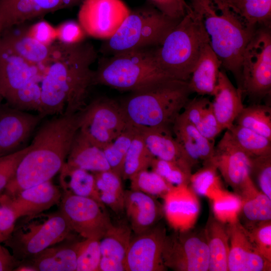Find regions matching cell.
Returning <instances> with one entry per match:
<instances>
[{"mask_svg": "<svg viewBox=\"0 0 271 271\" xmlns=\"http://www.w3.org/2000/svg\"><path fill=\"white\" fill-rule=\"evenodd\" d=\"M97 57L90 43L54 42L40 84L39 113L45 117L81 110L86 105L89 89L94 85V71L91 66Z\"/></svg>", "mask_w": 271, "mask_h": 271, "instance_id": "obj_1", "label": "cell"}, {"mask_svg": "<svg viewBox=\"0 0 271 271\" xmlns=\"http://www.w3.org/2000/svg\"><path fill=\"white\" fill-rule=\"evenodd\" d=\"M81 110L63 113L44 123L3 193L10 197L50 180L65 163L80 126Z\"/></svg>", "mask_w": 271, "mask_h": 271, "instance_id": "obj_2", "label": "cell"}, {"mask_svg": "<svg viewBox=\"0 0 271 271\" xmlns=\"http://www.w3.org/2000/svg\"><path fill=\"white\" fill-rule=\"evenodd\" d=\"M189 1L188 5L200 19L222 67L233 75L241 90L242 54L257 29L249 26L225 0Z\"/></svg>", "mask_w": 271, "mask_h": 271, "instance_id": "obj_3", "label": "cell"}, {"mask_svg": "<svg viewBox=\"0 0 271 271\" xmlns=\"http://www.w3.org/2000/svg\"><path fill=\"white\" fill-rule=\"evenodd\" d=\"M131 92L120 103L130 125L170 129L192 93L188 81L174 78Z\"/></svg>", "mask_w": 271, "mask_h": 271, "instance_id": "obj_4", "label": "cell"}, {"mask_svg": "<svg viewBox=\"0 0 271 271\" xmlns=\"http://www.w3.org/2000/svg\"><path fill=\"white\" fill-rule=\"evenodd\" d=\"M155 48L122 52L101 59L94 71V85L133 92L173 78L158 64Z\"/></svg>", "mask_w": 271, "mask_h": 271, "instance_id": "obj_5", "label": "cell"}, {"mask_svg": "<svg viewBox=\"0 0 271 271\" xmlns=\"http://www.w3.org/2000/svg\"><path fill=\"white\" fill-rule=\"evenodd\" d=\"M208 36L199 17L190 8L155 48L157 61L172 78L188 81Z\"/></svg>", "mask_w": 271, "mask_h": 271, "instance_id": "obj_6", "label": "cell"}, {"mask_svg": "<svg viewBox=\"0 0 271 271\" xmlns=\"http://www.w3.org/2000/svg\"><path fill=\"white\" fill-rule=\"evenodd\" d=\"M180 20L170 18L151 5L130 11L115 33L101 46L103 54L160 46Z\"/></svg>", "mask_w": 271, "mask_h": 271, "instance_id": "obj_7", "label": "cell"}, {"mask_svg": "<svg viewBox=\"0 0 271 271\" xmlns=\"http://www.w3.org/2000/svg\"><path fill=\"white\" fill-rule=\"evenodd\" d=\"M15 226L10 237L4 243L20 261L30 259L42 250L66 239L72 230L67 219L59 210L25 217Z\"/></svg>", "mask_w": 271, "mask_h": 271, "instance_id": "obj_8", "label": "cell"}, {"mask_svg": "<svg viewBox=\"0 0 271 271\" xmlns=\"http://www.w3.org/2000/svg\"><path fill=\"white\" fill-rule=\"evenodd\" d=\"M241 66L242 95L257 101L270 95V28L255 31L244 49Z\"/></svg>", "mask_w": 271, "mask_h": 271, "instance_id": "obj_9", "label": "cell"}, {"mask_svg": "<svg viewBox=\"0 0 271 271\" xmlns=\"http://www.w3.org/2000/svg\"><path fill=\"white\" fill-rule=\"evenodd\" d=\"M129 125L120 103L110 98L94 99L81 110L79 130L102 149Z\"/></svg>", "mask_w": 271, "mask_h": 271, "instance_id": "obj_10", "label": "cell"}, {"mask_svg": "<svg viewBox=\"0 0 271 271\" xmlns=\"http://www.w3.org/2000/svg\"><path fill=\"white\" fill-rule=\"evenodd\" d=\"M163 259L166 267L176 271H207L209 249L204 231L193 228L166 235Z\"/></svg>", "mask_w": 271, "mask_h": 271, "instance_id": "obj_11", "label": "cell"}, {"mask_svg": "<svg viewBox=\"0 0 271 271\" xmlns=\"http://www.w3.org/2000/svg\"><path fill=\"white\" fill-rule=\"evenodd\" d=\"M104 208L91 198L64 192L59 210L73 231L85 238L100 240L113 225Z\"/></svg>", "mask_w": 271, "mask_h": 271, "instance_id": "obj_12", "label": "cell"}, {"mask_svg": "<svg viewBox=\"0 0 271 271\" xmlns=\"http://www.w3.org/2000/svg\"><path fill=\"white\" fill-rule=\"evenodd\" d=\"M130 11L121 0H83L78 22L87 35L106 40L115 33Z\"/></svg>", "mask_w": 271, "mask_h": 271, "instance_id": "obj_13", "label": "cell"}, {"mask_svg": "<svg viewBox=\"0 0 271 271\" xmlns=\"http://www.w3.org/2000/svg\"><path fill=\"white\" fill-rule=\"evenodd\" d=\"M212 163L239 196L254 185L250 176L251 157L237 145L228 130L215 147Z\"/></svg>", "mask_w": 271, "mask_h": 271, "instance_id": "obj_14", "label": "cell"}, {"mask_svg": "<svg viewBox=\"0 0 271 271\" xmlns=\"http://www.w3.org/2000/svg\"><path fill=\"white\" fill-rule=\"evenodd\" d=\"M166 230L157 224L150 229L131 237L126 253L124 271H164L163 250Z\"/></svg>", "mask_w": 271, "mask_h": 271, "instance_id": "obj_15", "label": "cell"}, {"mask_svg": "<svg viewBox=\"0 0 271 271\" xmlns=\"http://www.w3.org/2000/svg\"><path fill=\"white\" fill-rule=\"evenodd\" d=\"M46 63L36 64L0 42V96L6 99L31 82L41 84Z\"/></svg>", "mask_w": 271, "mask_h": 271, "instance_id": "obj_16", "label": "cell"}, {"mask_svg": "<svg viewBox=\"0 0 271 271\" xmlns=\"http://www.w3.org/2000/svg\"><path fill=\"white\" fill-rule=\"evenodd\" d=\"M227 225L229 239L228 270H270L271 261L259 252L239 220Z\"/></svg>", "mask_w": 271, "mask_h": 271, "instance_id": "obj_17", "label": "cell"}, {"mask_svg": "<svg viewBox=\"0 0 271 271\" xmlns=\"http://www.w3.org/2000/svg\"><path fill=\"white\" fill-rule=\"evenodd\" d=\"M83 0H0L2 31L21 26L50 13L74 6Z\"/></svg>", "mask_w": 271, "mask_h": 271, "instance_id": "obj_18", "label": "cell"}, {"mask_svg": "<svg viewBox=\"0 0 271 271\" xmlns=\"http://www.w3.org/2000/svg\"><path fill=\"white\" fill-rule=\"evenodd\" d=\"M43 117L11 106L0 107V157L18 151Z\"/></svg>", "mask_w": 271, "mask_h": 271, "instance_id": "obj_19", "label": "cell"}, {"mask_svg": "<svg viewBox=\"0 0 271 271\" xmlns=\"http://www.w3.org/2000/svg\"><path fill=\"white\" fill-rule=\"evenodd\" d=\"M162 198L163 213L174 230L193 228L199 213L200 205L196 193L188 184L173 185Z\"/></svg>", "mask_w": 271, "mask_h": 271, "instance_id": "obj_20", "label": "cell"}, {"mask_svg": "<svg viewBox=\"0 0 271 271\" xmlns=\"http://www.w3.org/2000/svg\"><path fill=\"white\" fill-rule=\"evenodd\" d=\"M62 196L58 187L49 180L24 189L14 197H7L8 203L18 219L43 212L59 203Z\"/></svg>", "mask_w": 271, "mask_h": 271, "instance_id": "obj_21", "label": "cell"}, {"mask_svg": "<svg viewBox=\"0 0 271 271\" xmlns=\"http://www.w3.org/2000/svg\"><path fill=\"white\" fill-rule=\"evenodd\" d=\"M124 212L131 231L138 234L158 223L163 208L155 197L130 189L124 191Z\"/></svg>", "mask_w": 271, "mask_h": 271, "instance_id": "obj_22", "label": "cell"}, {"mask_svg": "<svg viewBox=\"0 0 271 271\" xmlns=\"http://www.w3.org/2000/svg\"><path fill=\"white\" fill-rule=\"evenodd\" d=\"M172 130L192 167L200 161L204 164L212 162L214 141L202 136L181 113L175 121Z\"/></svg>", "mask_w": 271, "mask_h": 271, "instance_id": "obj_23", "label": "cell"}, {"mask_svg": "<svg viewBox=\"0 0 271 271\" xmlns=\"http://www.w3.org/2000/svg\"><path fill=\"white\" fill-rule=\"evenodd\" d=\"M131 232L125 221L113 224L109 229L100 240L101 258L99 271H124V259Z\"/></svg>", "mask_w": 271, "mask_h": 271, "instance_id": "obj_24", "label": "cell"}, {"mask_svg": "<svg viewBox=\"0 0 271 271\" xmlns=\"http://www.w3.org/2000/svg\"><path fill=\"white\" fill-rule=\"evenodd\" d=\"M213 96L211 103L215 116L223 130L229 129L244 106L241 90L233 85L223 70L219 72Z\"/></svg>", "mask_w": 271, "mask_h": 271, "instance_id": "obj_25", "label": "cell"}, {"mask_svg": "<svg viewBox=\"0 0 271 271\" xmlns=\"http://www.w3.org/2000/svg\"><path fill=\"white\" fill-rule=\"evenodd\" d=\"M148 150L156 158L179 162L192 168L188 159L172 132L168 128L134 126Z\"/></svg>", "mask_w": 271, "mask_h": 271, "instance_id": "obj_26", "label": "cell"}, {"mask_svg": "<svg viewBox=\"0 0 271 271\" xmlns=\"http://www.w3.org/2000/svg\"><path fill=\"white\" fill-rule=\"evenodd\" d=\"M221 62L209 43L202 49L188 81L191 93L213 96L218 80Z\"/></svg>", "mask_w": 271, "mask_h": 271, "instance_id": "obj_27", "label": "cell"}, {"mask_svg": "<svg viewBox=\"0 0 271 271\" xmlns=\"http://www.w3.org/2000/svg\"><path fill=\"white\" fill-rule=\"evenodd\" d=\"M66 165L94 173L111 169L103 150L90 142L79 130L76 134L69 153Z\"/></svg>", "mask_w": 271, "mask_h": 271, "instance_id": "obj_28", "label": "cell"}, {"mask_svg": "<svg viewBox=\"0 0 271 271\" xmlns=\"http://www.w3.org/2000/svg\"><path fill=\"white\" fill-rule=\"evenodd\" d=\"M22 262L36 271H76L77 242L50 246Z\"/></svg>", "mask_w": 271, "mask_h": 271, "instance_id": "obj_29", "label": "cell"}, {"mask_svg": "<svg viewBox=\"0 0 271 271\" xmlns=\"http://www.w3.org/2000/svg\"><path fill=\"white\" fill-rule=\"evenodd\" d=\"M204 233L209 253L208 270L228 271L229 239L225 224L210 216Z\"/></svg>", "mask_w": 271, "mask_h": 271, "instance_id": "obj_30", "label": "cell"}, {"mask_svg": "<svg viewBox=\"0 0 271 271\" xmlns=\"http://www.w3.org/2000/svg\"><path fill=\"white\" fill-rule=\"evenodd\" d=\"M0 42L28 61L36 64H44L49 59L51 45L45 46L29 36L26 30L18 32L11 29L3 31Z\"/></svg>", "mask_w": 271, "mask_h": 271, "instance_id": "obj_31", "label": "cell"}, {"mask_svg": "<svg viewBox=\"0 0 271 271\" xmlns=\"http://www.w3.org/2000/svg\"><path fill=\"white\" fill-rule=\"evenodd\" d=\"M60 182L64 192L91 198L102 206L94 174L85 170L72 168L65 163L61 169Z\"/></svg>", "mask_w": 271, "mask_h": 271, "instance_id": "obj_32", "label": "cell"}, {"mask_svg": "<svg viewBox=\"0 0 271 271\" xmlns=\"http://www.w3.org/2000/svg\"><path fill=\"white\" fill-rule=\"evenodd\" d=\"M102 203L116 214L124 212V191L122 178L110 169L94 174Z\"/></svg>", "mask_w": 271, "mask_h": 271, "instance_id": "obj_33", "label": "cell"}, {"mask_svg": "<svg viewBox=\"0 0 271 271\" xmlns=\"http://www.w3.org/2000/svg\"><path fill=\"white\" fill-rule=\"evenodd\" d=\"M250 27L271 28V0H225Z\"/></svg>", "mask_w": 271, "mask_h": 271, "instance_id": "obj_34", "label": "cell"}, {"mask_svg": "<svg viewBox=\"0 0 271 271\" xmlns=\"http://www.w3.org/2000/svg\"><path fill=\"white\" fill-rule=\"evenodd\" d=\"M227 130L237 145L250 157L271 155V140L236 124Z\"/></svg>", "mask_w": 271, "mask_h": 271, "instance_id": "obj_35", "label": "cell"}, {"mask_svg": "<svg viewBox=\"0 0 271 271\" xmlns=\"http://www.w3.org/2000/svg\"><path fill=\"white\" fill-rule=\"evenodd\" d=\"M135 129V135L127 151L123 165L121 173L123 180H129L137 173L148 169L155 158L148 150L142 137L136 128Z\"/></svg>", "mask_w": 271, "mask_h": 271, "instance_id": "obj_36", "label": "cell"}, {"mask_svg": "<svg viewBox=\"0 0 271 271\" xmlns=\"http://www.w3.org/2000/svg\"><path fill=\"white\" fill-rule=\"evenodd\" d=\"M235 121L236 124L271 140V108L269 106L254 104L244 107Z\"/></svg>", "mask_w": 271, "mask_h": 271, "instance_id": "obj_37", "label": "cell"}, {"mask_svg": "<svg viewBox=\"0 0 271 271\" xmlns=\"http://www.w3.org/2000/svg\"><path fill=\"white\" fill-rule=\"evenodd\" d=\"M212 200L214 217L221 223L229 224L238 221L242 201L240 197L220 188L210 198Z\"/></svg>", "mask_w": 271, "mask_h": 271, "instance_id": "obj_38", "label": "cell"}, {"mask_svg": "<svg viewBox=\"0 0 271 271\" xmlns=\"http://www.w3.org/2000/svg\"><path fill=\"white\" fill-rule=\"evenodd\" d=\"M134 126L128 127L102 150L111 170L121 177L124 159L135 135Z\"/></svg>", "mask_w": 271, "mask_h": 271, "instance_id": "obj_39", "label": "cell"}, {"mask_svg": "<svg viewBox=\"0 0 271 271\" xmlns=\"http://www.w3.org/2000/svg\"><path fill=\"white\" fill-rule=\"evenodd\" d=\"M242 211L252 224L271 219V199L257 189L241 198Z\"/></svg>", "mask_w": 271, "mask_h": 271, "instance_id": "obj_40", "label": "cell"}, {"mask_svg": "<svg viewBox=\"0 0 271 271\" xmlns=\"http://www.w3.org/2000/svg\"><path fill=\"white\" fill-rule=\"evenodd\" d=\"M131 190L140 191L153 197H163L173 186L155 172L142 170L129 179Z\"/></svg>", "mask_w": 271, "mask_h": 271, "instance_id": "obj_41", "label": "cell"}, {"mask_svg": "<svg viewBox=\"0 0 271 271\" xmlns=\"http://www.w3.org/2000/svg\"><path fill=\"white\" fill-rule=\"evenodd\" d=\"M150 167L172 185L189 183L192 168L187 165L154 158Z\"/></svg>", "mask_w": 271, "mask_h": 271, "instance_id": "obj_42", "label": "cell"}, {"mask_svg": "<svg viewBox=\"0 0 271 271\" xmlns=\"http://www.w3.org/2000/svg\"><path fill=\"white\" fill-rule=\"evenodd\" d=\"M189 183L196 194L209 198L216 190L221 188L217 169L212 162L204 164L202 169L191 174Z\"/></svg>", "mask_w": 271, "mask_h": 271, "instance_id": "obj_43", "label": "cell"}, {"mask_svg": "<svg viewBox=\"0 0 271 271\" xmlns=\"http://www.w3.org/2000/svg\"><path fill=\"white\" fill-rule=\"evenodd\" d=\"M101 258L100 240L85 238L77 242L76 271H99Z\"/></svg>", "mask_w": 271, "mask_h": 271, "instance_id": "obj_44", "label": "cell"}, {"mask_svg": "<svg viewBox=\"0 0 271 271\" xmlns=\"http://www.w3.org/2000/svg\"><path fill=\"white\" fill-rule=\"evenodd\" d=\"M10 106L15 108L39 112L41 104V85L31 82L20 88L6 99Z\"/></svg>", "mask_w": 271, "mask_h": 271, "instance_id": "obj_45", "label": "cell"}, {"mask_svg": "<svg viewBox=\"0 0 271 271\" xmlns=\"http://www.w3.org/2000/svg\"><path fill=\"white\" fill-rule=\"evenodd\" d=\"M250 176H255L261 192L271 199V155L251 157Z\"/></svg>", "mask_w": 271, "mask_h": 271, "instance_id": "obj_46", "label": "cell"}, {"mask_svg": "<svg viewBox=\"0 0 271 271\" xmlns=\"http://www.w3.org/2000/svg\"><path fill=\"white\" fill-rule=\"evenodd\" d=\"M30 148V146L0 157V195L4 192L14 176L20 162Z\"/></svg>", "mask_w": 271, "mask_h": 271, "instance_id": "obj_47", "label": "cell"}, {"mask_svg": "<svg viewBox=\"0 0 271 271\" xmlns=\"http://www.w3.org/2000/svg\"><path fill=\"white\" fill-rule=\"evenodd\" d=\"M252 242L259 252L271 261V224L270 220L251 225L246 229Z\"/></svg>", "mask_w": 271, "mask_h": 271, "instance_id": "obj_48", "label": "cell"}, {"mask_svg": "<svg viewBox=\"0 0 271 271\" xmlns=\"http://www.w3.org/2000/svg\"><path fill=\"white\" fill-rule=\"evenodd\" d=\"M57 40L67 45H74L84 41L87 34L78 22L65 21L56 28Z\"/></svg>", "mask_w": 271, "mask_h": 271, "instance_id": "obj_49", "label": "cell"}, {"mask_svg": "<svg viewBox=\"0 0 271 271\" xmlns=\"http://www.w3.org/2000/svg\"><path fill=\"white\" fill-rule=\"evenodd\" d=\"M17 218L9 205L6 195H0V244L6 241L12 234Z\"/></svg>", "mask_w": 271, "mask_h": 271, "instance_id": "obj_50", "label": "cell"}, {"mask_svg": "<svg viewBox=\"0 0 271 271\" xmlns=\"http://www.w3.org/2000/svg\"><path fill=\"white\" fill-rule=\"evenodd\" d=\"M195 126L202 136L212 141L223 130L213 112L211 101L205 108L199 122Z\"/></svg>", "mask_w": 271, "mask_h": 271, "instance_id": "obj_51", "label": "cell"}, {"mask_svg": "<svg viewBox=\"0 0 271 271\" xmlns=\"http://www.w3.org/2000/svg\"><path fill=\"white\" fill-rule=\"evenodd\" d=\"M152 5L166 16L181 20L190 8L185 0H148Z\"/></svg>", "mask_w": 271, "mask_h": 271, "instance_id": "obj_52", "label": "cell"}, {"mask_svg": "<svg viewBox=\"0 0 271 271\" xmlns=\"http://www.w3.org/2000/svg\"><path fill=\"white\" fill-rule=\"evenodd\" d=\"M26 30L29 36L45 46L51 45L57 40L56 28L46 21H39Z\"/></svg>", "mask_w": 271, "mask_h": 271, "instance_id": "obj_53", "label": "cell"}, {"mask_svg": "<svg viewBox=\"0 0 271 271\" xmlns=\"http://www.w3.org/2000/svg\"><path fill=\"white\" fill-rule=\"evenodd\" d=\"M21 262L5 246L0 244V271L14 270Z\"/></svg>", "mask_w": 271, "mask_h": 271, "instance_id": "obj_54", "label": "cell"}, {"mask_svg": "<svg viewBox=\"0 0 271 271\" xmlns=\"http://www.w3.org/2000/svg\"><path fill=\"white\" fill-rule=\"evenodd\" d=\"M2 28L1 23L0 22V40H1V34H2Z\"/></svg>", "mask_w": 271, "mask_h": 271, "instance_id": "obj_55", "label": "cell"}, {"mask_svg": "<svg viewBox=\"0 0 271 271\" xmlns=\"http://www.w3.org/2000/svg\"><path fill=\"white\" fill-rule=\"evenodd\" d=\"M0 107H1V105H0Z\"/></svg>", "mask_w": 271, "mask_h": 271, "instance_id": "obj_56", "label": "cell"}]
</instances>
